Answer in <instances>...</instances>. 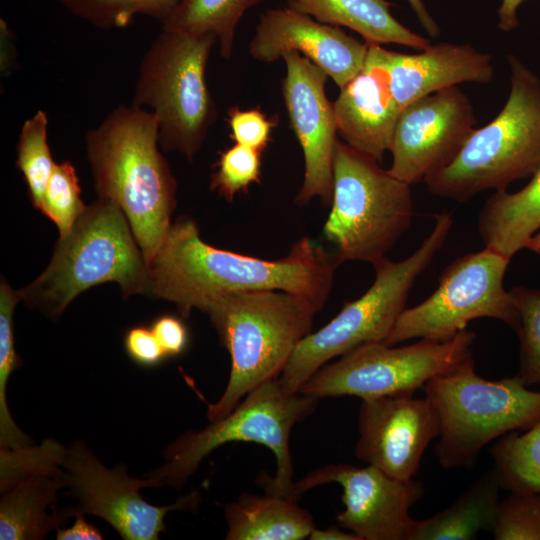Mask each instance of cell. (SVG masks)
<instances>
[{
  "label": "cell",
  "instance_id": "obj_24",
  "mask_svg": "<svg viewBox=\"0 0 540 540\" xmlns=\"http://www.w3.org/2000/svg\"><path fill=\"white\" fill-rule=\"evenodd\" d=\"M531 177L516 192L495 191L479 213L485 247L510 259L540 230V166Z\"/></svg>",
  "mask_w": 540,
  "mask_h": 540
},
{
  "label": "cell",
  "instance_id": "obj_29",
  "mask_svg": "<svg viewBox=\"0 0 540 540\" xmlns=\"http://www.w3.org/2000/svg\"><path fill=\"white\" fill-rule=\"evenodd\" d=\"M47 127L46 112L37 111L24 122L17 144L16 166L23 174L31 203L39 211L55 165L47 142Z\"/></svg>",
  "mask_w": 540,
  "mask_h": 540
},
{
  "label": "cell",
  "instance_id": "obj_22",
  "mask_svg": "<svg viewBox=\"0 0 540 540\" xmlns=\"http://www.w3.org/2000/svg\"><path fill=\"white\" fill-rule=\"evenodd\" d=\"M227 540H302L316 527L311 514L289 496L242 494L226 505Z\"/></svg>",
  "mask_w": 540,
  "mask_h": 540
},
{
  "label": "cell",
  "instance_id": "obj_37",
  "mask_svg": "<svg viewBox=\"0 0 540 540\" xmlns=\"http://www.w3.org/2000/svg\"><path fill=\"white\" fill-rule=\"evenodd\" d=\"M124 349L137 365L151 368L159 365L166 355L150 327H131L124 336Z\"/></svg>",
  "mask_w": 540,
  "mask_h": 540
},
{
  "label": "cell",
  "instance_id": "obj_35",
  "mask_svg": "<svg viewBox=\"0 0 540 540\" xmlns=\"http://www.w3.org/2000/svg\"><path fill=\"white\" fill-rule=\"evenodd\" d=\"M261 153L248 146L235 143L220 153L211 175L210 188L227 201L259 183L261 176Z\"/></svg>",
  "mask_w": 540,
  "mask_h": 540
},
{
  "label": "cell",
  "instance_id": "obj_12",
  "mask_svg": "<svg viewBox=\"0 0 540 540\" xmlns=\"http://www.w3.org/2000/svg\"><path fill=\"white\" fill-rule=\"evenodd\" d=\"M475 338L465 329L445 341L421 339L399 347L363 344L323 365L298 392L316 399L350 395L362 400L414 393L472 356Z\"/></svg>",
  "mask_w": 540,
  "mask_h": 540
},
{
  "label": "cell",
  "instance_id": "obj_25",
  "mask_svg": "<svg viewBox=\"0 0 540 540\" xmlns=\"http://www.w3.org/2000/svg\"><path fill=\"white\" fill-rule=\"evenodd\" d=\"M500 488L495 469L485 473L444 510L414 520L409 540H472L481 531L492 532Z\"/></svg>",
  "mask_w": 540,
  "mask_h": 540
},
{
  "label": "cell",
  "instance_id": "obj_20",
  "mask_svg": "<svg viewBox=\"0 0 540 540\" xmlns=\"http://www.w3.org/2000/svg\"><path fill=\"white\" fill-rule=\"evenodd\" d=\"M392 94L401 109L463 82L487 84L494 77L491 55L470 44L442 42L415 54L383 48Z\"/></svg>",
  "mask_w": 540,
  "mask_h": 540
},
{
  "label": "cell",
  "instance_id": "obj_26",
  "mask_svg": "<svg viewBox=\"0 0 540 540\" xmlns=\"http://www.w3.org/2000/svg\"><path fill=\"white\" fill-rule=\"evenodd\" d=\"M264 0H183L162 28L217 39L220 54L230 59L236 28L250 8Z\"/></svg>",
  "mask_w": 540,
  "mask_h": 540
},
{
  "label": "cell",
  "instance_id": "obj_38",
  "mask_svg": "<svg viewBox=\"0 0 540 540\" xmlns=\"http://www.w3.org/2000/svg\"><path fill=\"white\" fill-rule=\"evenodd\" d=\"M167 358L180 355L188 344V330L174 315L157 317L150 326Z\"/></svg>",
  "mask_w": 540,
  "mask_h": 540
},
{
  "label": "cell",
  "instance_id": "obj_1",
  "mask_svg": "<svg viewBox=\"0 0 540 540\" xmlns=\"http://www.w3.org/2000/svg\"><path fill=\"white\" fill-rule=\"evenodd\" d=\"M339 264L335 254L308 237L278 260L219 249L201 239L193 219L182 216L171 224L148 263L147 294L175 304L184 317L193 309L203 312L220 295L252 290L292 293L321 310Z\"/></svg>",
  "mask_w": 540,
  "mask_h": 540
},
{
  "label": "cell",
  "instance_id": "obj_9",
  "mask_svg": "<svg viewBox=\"0 0 540 540\" xmlns=\"http://www.w3.org/2000/svg\"><path fill=\"white\" fill-rule=\"evenodd\" d=\"M217 39L164 29L144 54L132 105L158 120L159 143L191 161L202 147L217 110L206 83V66Z\"/></svg>",
  "mask_w": 540,
  "mask_h": 540
},
{
  "label": "cell",
  "instance_id": "obj_17",
  "mask_svg": "<svg viewBox=\"0 0 540 540\" xmlns=\"http://www.w3.org/2000/svg\"><path fill=\"white\" fill-rule=\"evenodd\" d=\"M282 58L286 64L284 102L305 162L296 202L302 205L318 197L331 205L338 129L333 103L325 91L328 75L298 52H287Z\"/></svg>",
  "mask_w": 540,
  "mask_h": 540
},
{
  "label": "cell",
  "instance_id": "obj_42",
  "mask_svg": "<svg viewBox=\"0 0 540 540\" xmlns=\"http://www.w3.org/2000/svg\"><path fill=\"white\" fill-rule=\"evenodd\" d=\"M310 540H360L352 532H346L343 528L331 526L326 529L314 528L308 537Z\"/></svg>",
  "mask_w": 540,
  "mask_h": 540
},
{
  "label": "cell",
  "instance_id": "obj_34",
  "mask_svg": "<svg viewBox=\"0 0 540 540\" xmlns=\"http://www.w3.org/2000/svg\"><path fill=\"white\" fill-rule=\"evenodd\" d=\"M491 533L495 540H540V493L510 491L499 502Z\"/></svg>",
  "mask_w": 540,
  "mask_h": 540
},
{
  "label": "cell",
  "instance_id": "obj_5",
  "mask_svg": "<svg viewBox=\"0 0 540 540\" xmlns=\"http://www.w3.org/2000/svg\"><path fill=\"white\" fill-rule=\"evenodd\" d=\"M510 91L505 105L475 129L456 158L424 179L428 191L465 202L486 190H507L540 166V78L513 54L507 55Z\"/></svg>",
  "mask_w": 540,
  "mask_h": 540
},
{
  "label": "cell",
  "instance_id": "obj_3",
  "mask_svg": "<svg viewBox=\"0 0 540 540\" xmlns=\"http://www.w3.org/2000/svg\"><path fill=\"white\" fill-rule=\"evenodd\" d=\"M319 311L308 299L281 290L214 298L203 312L230 354L231 370L223 394L208 406V419L226 416L252 389L278 378L298 344L312 332Z\"/></svg>",
  "mask_w": 540,
  "mask_h": 540
},
{
  "label": "cell",
  "instance_id": "obj_31",
  "mask_svg": "<svg viewBox=\"0 0 540 540\" xmlns=\"http://www.w3.org/2000/svg\"><path fill=\"white\" fill-rule=\"evenodd\" d=\"M519 311V370L525 386L540 384V290L516 286L510 290Z\"/></svg>",
  "mask_w": 540,
  "mask_h": 540
},
{
  "label": "cell",
  "instance_id": "obj_39",
  "mask_svg": "<svg viewBox=\"0 0 540 540\" xmlns=\"http://www.w3.org/2000/svg\"><path fill=\"white\" fill-rule=\"evenodd\" d=\"M75 521L67 528H57L56 538L58 540H99L103 539V534L98 527L88 523L84 518V513L72 509Z\"/></svg>",
  "mask_w": 540,
  "mask_h": 540
},
{
  "label": "cell",
  "instance_id": "obj_13",
  "mask_svg": "<svg viewBox=\"0 0 540 540\" xmlns=\"http://www.w3.org/2000/svg\"><path fill=\"white\" fill-rule=\"evenodd\" d=\"M67 487L76 499L74 509L100 517L125 540H156L165 530V516L173 510H191L200 503L193 491L168 506H155L140 493L152 488L148 478L128 476L106 467L82 441L67 448L62 465Z\"/></svg>",
  "mask_w": 540,
  "mask_h": 540
},
{
  "label": "cell",
  "instance_id": "obj_23",
  "mask_svg": "<svg viewBox=\"0 0 540 540\" xmlns=\"http://www.w3.org/2000/svg\"><path fill=\"white\" fill-rule=\"evenodd\" d=\"M287 7L315 20L348 27L367 44L395 43L422 50L430 41L402 25L387 0H286Z\"/></svg>",
  "mask_w": 540,
  "mask_h": 540
},
{
  "label": "cell",
  "instance_id": "obj_28",
  "mask_svg": "<svg viewBox=\"0 0 540 540\" xmlns=\"http://www.w3.org/2000/svg\"><path fill=\"white\" fill-rule=\"evenodd\" d=\"M22 300L20 292L2 279L0 285V447L18 448L31 445L12 419L7 405V384L12 372L19 367L20 358L15 350L13 315L16 304Z\"/></svg>",
  "mask_w": 540,
  "mask_h": 540
},
{
  "label": "cell",
  "instance_id": "obj_18",
  "mask_svg": "<svg viewBox=\"0 0 540 540\" xmlns=\"http://www.w3.org/2000/svg\"><path fill=\"white\" fill-rule=\"evenodd\" d=\"M290 51L303 54L341 89L362 70L368 44L289 7L266 10L249 43L250 55L272 63Z\"/></svg>",
  "mask_w": 540,
  "mask_h": 540
},
{
  "label": "cell",
  "instance_id": "obj_14",
  "mask_svg": "<svg viewBox=\"0 0 540 540\" xmlns=\"http://www.w3.org/2000/svg\"><path fill=\"white\" fill-rule=\"evenodd\" d=\"M468 96L457 86L417 99L397 120L388 172L411 185L448 166L475 128Z\"/></svg>",
  "mask_w": 540,
  "mask_h": 540
},
{
  "label": "cell",
  "instance_id": "obj_43",
  "mask_svg": "<svg viewBox=\"0 0 540 540\" xmlns=\"http://www.w3.org/2000/svg\"><path fill=\"white\" fill-rule=\"evenodd\" d=\"M525 248L540 255V230L531 237Z\"/></svg>",
  "mask_w": 540,
  "mask_h": 540
},
{
  "label": "cell",
  "instance_id": "obj_4",
  "mask_svg": "<svg viewBox=\"0 0 540 540\" xmlns=\"http://www.w3.org/2000/svg\"><path fill=\"white\" fill-rule=\"evenodd\" d=\"M104 282H117L124 296L147 294L149 270L122 209L98 198L59 237L42 274L19 292L27 306L58 318L82 291Z\"/></svg>",
  "mask_w": 540,
  "mask_h": 540
},
{
  "label": "cell",
  "instance_id": "obj_11",
  "mask_svg": "<svg viewBox=\"0 0 540 540\" xmlns=\"http://www.w3.org/2000/svg\"><path fill=\"white\" fill-rule=\"evenodd\" d=\"M510 260L487 247L458 257L441 274L427 299L404 309L383 343L449 340L479 318L500 320L516 331L519 311L503 283Z\"/></svg>",
  "mask_w": 540,
  "mask_h": 540
},
{
  "label": "cell",
  "instance_id": "obj_15",
  "mask_svg": "<svg viewBox=\"0 0 540 540\" xmlns=\"http://www.w3.org/2000/svg\"><path fill=\"white\" fill-rule=\"evenodd\" d=\"M328 483H338L343 490L345 509L336 516L339 527L360 540H409L414 522L409 510L424 494L421 482L394 478L368 464H330L295 482V490L301 497Z\"/></svg>",
  "mask_w": 540,
  "mask_h": 540
},
{
  "label": "cell",
  "instance_id": "obj_16",
  "mask_svg": "<svg viewBox=\"0 0 540 540\" xmlns=\"http://www.w3.org/2000/svg\"><path fill=\"white\" fill-rule=\"evenodd\" d=\"M440 433L439 414L426 396L402 393L362 400L355 455L394 478L410 480Z\"/></svg>",
  "mask_w": 540,
  "mask_h": 540
},
{
  "label": "cell",
  "instance_id": "obj_21",
  "mask_svg": "<svg viewBox=\"0 0 540 540\" xmlns=\"http://www.w3.org/2000/svg\"><path fill=\"white\" fill-rule=\"evenodd\" d=\"M67 487L64 469L31 475L13 484L0 500V539L39 540L73 516L72 509L49 513L60 489Z\"/></svg>",
  "mask_w": 540,
  "mask_h": 540
},
{
  "label": "cell",
  "instance_id": "obj_27",
  "mask_svg": "<svg viewBox=\"0 0 540 540\" xmlns=\"http://www.w3.org/2000/svg\"><path fill=\"white\" fill-rule=\"evenodd\" d=\"M490 454L502 488L540 493V420L525 433L501 436Z\"/></svg>",
  "mask_w": 540,
  "mask_h": 540
},
{
  "label": "cell",
  "instance_id": "obj_10",
  "mask_svg": "<svg viewBox=\"0 0 540 540\" xmlns=\"http://www.w3.org/2000/svg\"><path fill=\"white\" fill-rule=\"evenodd\" d=\"M374 158L337 141L333 195L323 233L340 263L386 257L413 216L410 185L383 170Z\"/></svg>",
  "mask_w": 540,
  "mask_h": 540
},
{
  "label": "cell",
  "instance_id": "obj_36",
  "mask_svg": "<svg viewBox=\"0 0 540 540\" xmlns=\"http://www.w3.org/2000/svg\"><path fill=\"white\" fill-rule=\"evenodd\" d=\"M231 130L230 137L237 143L262 152L269 140L272 128L278 125V118L269 119L258 108L241 110L231 107L227 113Z\"/></svg>",
  "mask_w": 540,
  "mask_h": 540
},
{
  "label": "cell",
  "instance_id": "obj_41",
  "mask_svg": "<svg viewBox=\"0 0 540 540\" xmlns=\"http://www.w3.org/2000/svg\"><path fill=\"white\" fill-rule=\"evenodd\" d=\"M420 24L423 26L429 36L435 38L440 33V28L433 17L429 14L422 0H407Z\"/></svg>",
  "mask_w": 540,
  "mask_h": 540
},
{
  "label": "cell",
  "instance_id": "obj_2",
  "mask_svg": "<svg viewBox=\"0 0 540 540\" xmlns=\"http://www.w3.org/2000/svg\"><path fill=\"white\" fill-rule=\"evenodd\" d=\"M159 126L145 109L121 105L85 134L98 198L125 214L147 264L171 226L176 180L158 149Z\"/></svg>",
  "mask_w": 540,
  "mask_h": 540
},
{
  "label": "cell",
  "instance_id": "obj_30",
  "mask_svg": "<svg viewBox=\"0 0 540 540\" xmlns=\"http://www.w3.org/2000/svg\"><path fill=\"white\" fill-rule=\"evenodd\" d=\"M69 12L99 29L124 28L136 15L164 23L183 0H57Z\"/></svg>",
  "mask_w": 540,
  "mask_h": 540
},
{
  "label": "cell",
  "instance_id": "obj_19",
  "mask_svg": "<svg viewBox=\"0 0 540 540\" xmlns=\"http://www.w3.org/2000/svg\"><path fill=\"white\" fill-rule=\"evenodd\" d=\"M333 108L345 143L381 162L402 111L391 91L381 45L368 44L362 70L340 89Z\"/></svg>",
  "mask_w": 540,
  "mask_h": 540
},
{
  "label": "cell",
  "instance_id": "obj_40",
  "mask_svg": "<svg viewBox=\"0 0 540 540\" xmlns=\"http://www.w3.org/2000/svg\"><path fill=\"white\" fill-rule=\"evenodd\" d=\"M525 0H502L500 7L498 8L500 30L510 32L519 26V20L517 17L518 7Z\"/></svg>",
  "mask_w": 540,
  "mask_h": 540
},
{
  "label": "cell",
  "instance_id": "obj_33",
  "mask_svg": "<svg viewBox=\"0 0 540 540\" xmlns=\"http://www.w3.org/2000/svg\"><path fill=\"white\" fill-rule=\"evenodd\" d=\"M79 179L69 161L55 163L49 178L41 212L53 221L60 237L67 235L85 210Z\"/></svg>",
  "mask_w": 540,
  "mask_h": 540
},
{
  "label": "cell",
  "instance_id": "obj_8",
  "mask_svg": "<svg viewBox=\"0 0 540 540\" xmlns=\"http://www.w3.org/2000/svg\"><path fill=\"white\" fill-rule=\"evenodd\" d=\"M423 389L440 417L435 453L445 469L472 467L488 443L540 420V391L529 390L517 375L482 378L472 356L429 379Z\"/></svg>",
  "mask_w": 540,
  "mask_h": 540
},
{
  "label": "cell",
  "instance_id": "obj_32",
  "mask_svg": "<svg viewBox=\"0 0 540 540\" xmlns=\"http://www.w3.org/2000/svg\"><path fill=\"white\" fill-rule=\"evenodd\" d=\"M66 453L67 448L53 439H46L39 446L0 447L1 492L31 475L63 469Z\"/></svg>",
  "mask_w": 540,
  "mask_h": 540
},
{
  "label": "cell",
  "instance_id": "obj_6",
  "mask_svg": "<svg viewBox=\"0 0 540 540\" xmlns=\"http://www.w3.org/2000/svg\"><path fill=\"white\" fill-rule=\"evenodd\" d=\"M318 400L286 392L278 378L266 381L246 394L226 416L173 441L165 450V463L145 477L152 488H181L216 448L230 442H254L270 449L276 459L275 476L262 473L258 479L264 491L299 500L289 439L295 424L315 410Z\"/></svg>",
  "mask_w": 540,
  "mask_h": 540
},
{
  "label": "cell",
  "instance_id": "obj_7",
  "mask_svg": "<svg viewBox=\"0 0 540 540\" xmlns=\"http://www.w3.org/2000/svg\"><path fill=\"white\" fill-rule=\"evenodd\" d=\"M450 212L435 215V224L419 248L401 261L387 257L373 264L375 279L358 299L296 347L278 377L288 393L300 387L330 360L367 343L384 342L405 309L409 292L442 248L453 226Z\"/></svg>",
  "mask_w": 540,
  "mask_h": 540
}]
</instances>
